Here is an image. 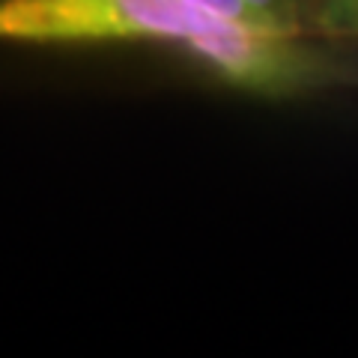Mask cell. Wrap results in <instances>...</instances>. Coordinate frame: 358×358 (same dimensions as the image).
Returning <instances> with one entry per match:
<instances>
[{
	"label": "cell",
	"instance_id": "1",
	"mask_svg": "<svg viewBox=\"0 0 358 358\" xmlns=\"http://www.w3.org/2000/svg\"><path fill=\"white\" fill-rule=\"evenodd\" d=\"M0 45L155 48L212 84L266 102L358 87V63L322 39L239 24L200 0H0Z\"/></svg>",
	"mask_w": 358,
	"mask_h": 358
},
{
	"label": "cell",
	"instance_id": "2",
	"mask_svg": "<svg viewBox=\"0 0 358 358\" xmlns=\"http://www.w3.org/2000/svg\"><path fill=\"white\" fill-rule=\"evenodd\" d=\"M212 13L268 33L310 36V0H200Z\"/></svg>",
	"mask_w": 358,
	"mask_h": 358
},
{
	"label": "cell",
	"instance_id": "3",
	"mask_svg": "<svg viewBox=\"0 0 358 358\" xmlns=\"http://www.w3.org/2000/svg\"><path fill=\"white\" fill-rule=\"evenodd\" d=\"M310 36L358 42V0H310Z\"/></svg>",
	"mask_w": 358,
	"mask_h": 358
}]
</instances>
